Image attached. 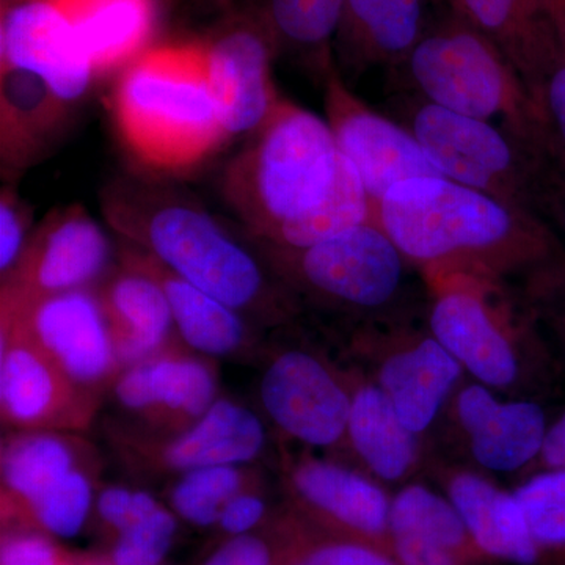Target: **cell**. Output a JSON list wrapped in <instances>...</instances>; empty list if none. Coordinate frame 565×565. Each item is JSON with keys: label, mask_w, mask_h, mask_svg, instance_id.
Returning <instances> with one entry per match:
<instances>
[{"label": "cell", "mask_w": 565, "mask_h": 565, "mask_svg": "<svg viewBox=\"0 0 565 565\" xmlns=\"http://www.w3.org/2000/svg\"><path fill=\"white\" fill-rule=\"evenodd\" d=\"M433 0H345L333 54L355 74L393 71L422 40Z\"/></svg>", "instance_id": "cell-25"}, {"label": "cell", "mask_w": 565, "mask_h": 565, "mask_svg": "<svg viewBox=\"0 0 565 565\" xmlns=\"http://www.w3.org/2000/svg\"><path fill=\"white\" fill-rule=\"evenodd\" d=\"M449 427L470 467L486 475L530 473L541 456L550 419L534 397H508L473 379L457 388L438 426Z\"/></svg>", "instance_id": "cell-12"}, {"label": "cell", "mask_w": 565, "mask_h": 565, "mask_svg": "<svg viewBox=\"0 0 565 565\" xmlns=\"http://www.w3.org/2000/svg\"><path fill=\"white\" fill-rule=\"evenodd\" d=\"M516 291L535 316H565V256L516 282Z\"/></svg>", "instance_id": "cell-39"}, {"label": "cell", "mask_w": 565, "mask_h": 565, "mask_svg": "<svg viewBox=\"0 0 565 565\" xmlns=\"http://www.w3.org/2000/svg\"><path fill=\"white\" fill-rule=\"evenodd\" d=\"M29 211L17 193L3 189L0 199V273L7 277L28 245Z\"/></svg>", "instance_id": "cell-40"}, {"label": "cell", "mask_w": 565, "mask_h": 565, "mask_svg": "<svg viewBox=\"0 0 565 565\" xmlns=\"http://www.w3.org/2000/svg\"><path fill=\"white\" fill-rule=\"evenodd\" d=\"M103 211L115 232L167 269L250 319L277 326L299 305L266 259L241 244L217 218L163 185L120 180L106 189Z\"/></svg>", "instance_id": "cell-3"}, {"label": "cell", "mask_w": 565, "mask_h": 565, "mask_svg": "<svg viewBox=\"0 0 565 565\" xmlns=\"http://www.w3.org/2000/svg\"><path fill=\"white\" fill-rule=\"evenodd\" d=\"M85 449L62 433H17L2 448V490L7 503L24 511L76 468Z\"/></svg>", "instance_id": "cell-29"}, {"label": "cell", "mask_w": 565, "mask_h": 565, "mask_svg": "<svg viewBox=\"0 0 565 565\" xmlns=\"http://www.w3.org/2000/svg\"><path fill=\"white\" fill-rule=\"evenodd\" d=\"M426 471L455 504L482 556L514 565L541 563L544 555L535 544L514 490L504 489L490 475L470 465L435 459L433 455Z\"/></svg>", "instance_id": "cell-21"}, {"label": "cell", "mask_w": 565, "mask_h": 565, "mask_svg": "<svg viewBox=\"0 0 565 565\" xmlns=\"http://www.w3.org/2000/svg\"><path fill=\"white\" fill-rule=\"evenodd\" d=\"M87 51L96 76L126 68L148 50L156 0H57Z\"/></svg>", "instance_id": "cell-28"}, {"label": "cell", "mask_w": 565, "mask_h": 565, "mask_svg": "<svg viewBox=\"0 0 565 565\" xmlns=\"http://www.w3.org/2000/svg\"><path fill=\"white\" fill-rule=\"evenodd\" d=\"M256 481L244 465H217L180 475L170 490L174 514L195 526H212L225 505Z\"/></svg>", "instance_id": "cell-33"}, {"label": "cell", "mask_w": 565, "mask_h": 565, "mask_svg": "<svg viewBox=\"0 0 565 565\" xmlns=\"http://www.w3.org/2000/svg\"><path fill=\"white\" fill-rule=\"evenodd\" d=\"M282 481L292 503L334 535L390 552L393 494L362 468L305 452L282 462Z\"/></svg>", "instance_id": "cell-16"}, {"label": "cell", "mask_w": 565, "mask_h": 565, "mask_svg": "<svg viewBox=\"0 0 565 565\" xmlns=\"http://www.w3.org/2000/svg\"><path fill=\"white\" fill-rule=\"evenodd\" d=\"M258 247L299 307L332 311L356 326L403 313L399 302L414 267L375 221L307 248Z\"/></svg>", "instance_id": "cell-7"}, {"label": "cell", "mask_w": 565, "mask_h": 565, "mask_svg": "<svg viewBox=\"0 0 565 565\" xmlns=\"http://www.w3.org/2000/svg\"><path fill=\"white\" fill-rule=\"evenodd\" d=\"M218 2L223 3V6H226V3L230 2V0H218Z\"/></svg>", "instance_id": "cell-49"}, {"label": "cell", "mask_w": 565, "mask_h": 565, "mask_svg": "<svg viewBox=\"0 0 565 565\" xmlns=\"http://www.w3.org/2000/svg\"><path fill=\"white\" fill-rule=\"evenodd\" d=\"M70 104L29 71L0 66V154L9 178L43 158L57 140Z\"/></svg>", "instance_id": "cell-26"}, {"label": "cell", "mask_w": 565, "mask_h": 565, "mask_svg": "<svg viewBox=\"0 0 565 565\" xmlns=\"http://www.w3.org/2000/svg\"><path fill=\"white\" fill-rule=\"evenodd\" d=\"M204 565H277L273 548L255 534L236 535L223 544Z\"/></svg>", "instance_id": "cell-43"}, {"label": "cell", "mask_w": 565, "mask_h": 565, "mask_svg": "<svg viewBox=\"0 0 565 565\" xmlns=\"http://www.w3.org/2000/svg\"><path fill=\"white\" fill-rule=\"evenodd\" d=\"M122 370L177 345L180 340L169 300L131 248H122L96 289Z\"/></svg>", "instance_id": "cell-23"}, {"label": "cell", "mask_w": 565, "mask_h": 565, "mask_svg": "<svg viewBox=\"0 0 565 565\" xmlns=\"http://www.w3.org/2000/svg\"><path fill=\"white\" fill-rule=\"evenodd\" d=\"M2 565H65L57 546L43 534L20 531L9 534L2 542Z\"/></svg>", "instance_id": "cell-41"}, {"label": "cell", "mask_w": 565, "mask_h": 565, "mask_svg": "<svg viewBox=\"0 0 565 565\" xmlns=\"http://www.w3.org/2000/svg\"><path fill=\"white\" fill-rule=\"evenodd\" d=\"M121 451L132 465L158 473L184 475L217 465L258 459L267 444L266 426L255 412L218 397L188 429L173 435H120Z\"/></svg>", "instance_id": "cell-19"}, {"label": "cell", "mask_w": 565, "mask_h": 565, "mask_svg": "<svg viewBox=\"0 0 565 565\" xmlns=\"http://www.w3.org/2000/svg\"><path fill=\"white\" fill-rule=\"evenodd\" d=\"M106 232L82 206L47 215L2 280V303L92 289L111 270Z\"/></svg>", "instance_id": "cell-15"}, {"label": "cell", "mask_w": 565, "mask_h": 565, "mask_svg": "<svg viewBox=\"0 0 565 565\" xmlns=\"http://www.w3.org/2000/svg\"><path fill=\"white\" fill-rule=\"evenodd\" d=\"M345 0H262L258 14L277 44L307 63L321 79L333 68V44Z\"/></svg>", "instance_id": "cell-30"}, {"label": "cell", "mask_w": 565, "mask_h": 565, "mask_svg": "<svg viewBox=\"0 0 565 565\" xmlns=\"http://www.w3.org/2000/svg\"><path fill=\"white\" fill-rule=\"evenodd\" d=\"M2 305V330L31 341L74 385L98 397L122 367L99 297L77 289Z\"/></svg>", "instance_id": "cell-11"}, {"label": "cell", "mask_w": 565, "mask_h": 565, "mask_svg": "<svg viewBox=\"0 0 565 565\" xmlns=\"http://www.w3.org/2000/svg\"><path fill=\"white\" fill-rule=\"evenodd\" d=\"M159 505L151 493L121 486L106 487L96 498L99 519L117 534L151 514Z\"/></svg>", "instance_id": "cell-38"}, {"label": "cell", "mask_w": 565, "mask_h": 565, "mask_svg": "<svg viewBox=\"0 0 565 565\" xmlns=\"http://www.w3.org/2000/svg\"><path fill=\"white\" fill-rule=\"evenodd\" d=\"M207 85L223 129L252 136L269 120L281 98L273 79L277 44L258 11L236 17L204 41Z\"/></svg>", "instance_id": "cell-14"}, {"label": "cell", "mask_w": 565, "mask_h": 565, "mask_svg": "<svg viewBox=\"0 0 565 565\" xmlns=\"http://www.w3.org/2000/svg\"><path fill=\"white\" fill-rule=\"evenodd\" d=\"M522 81L533 109L542 161L552 177L565 181V47L559 39Z\"/></svg>", "instance_id": "cell-32"}, {"label": "cell", "mask_w": 565, "mask_h": 565, "mask_svg": "<svg viewBox=\"0 0 565 565\" xmlns=\"http://www.w3.org/2000/svg\"><path fill=\"white\" fill-rule=\"evenodd\" d=\"M459 13L504 52L520 77L557 40L544 0H460Z\"/></svg>", "instance_id": "cell-31"}, {"label": "cell", "mask_w": 565, "mask_h": 565, "mask_svg": "<svg viewBox=\"0 0 565 565\" xmlns=\"http://www.w3.org/2000/svg\"><path fill=\"white\" fill-rule=\"evenodd\" d=\"M433 2L444 10L459 11L460 0H433Z\"/></svg>", "instance_id": "cell-48"}, {"label": "cell", "mask_w": 565, "mask_h": 565, "mask_svg": "<svg viewBox=\"0 0 565 565\" xmlns=\"http://www.w3.org/2000/svg\"><path fill=\"white\" fill-rule=\"evenodd\" d=\"M264 415L286 440L308 449L344 451L351 414V374L321 352L282 348L259 381Z\"/></svg>", "instance_id": "cell-10"}, {"label": "cell", "mask_w": 565, "mask_h": 565, "mask_svg": "<svg viewBox=\"0 0 565 565\" xmlns=\"http://www.w3.org/2000/svg\"><path fill=\"white\" fill-rule=\"evenodd\" d=\"M374 221L418 273L455 267L520 282L565 256L545 218L445 177L393 185Z\"/></svg>", "instance_id": "cell-2"}, {"label": "cell", "mask_w": 565, "mask_h": 565, "mask_svg": "<svg viewBox=\"0 0 565 565\" xmlns=\"http://www.w3.org/2000/svg\"><path fill=\"white\" fill-rule=\"evenodd\" d=\"M177 530V516L159 505L151 514L117 534L111 564L161 565L172 548Z\"/></svg>", "instance_id": "cell-36"}, {"label": "cell", "mask_w": 565, "mask_h": 565, "mask_svg": "<svg viewBox=\"0 0 565 565\" xmlns=\"http://www.w3.org/2000/svg\"><path fill=\"white\" fill-rule=\"evenodd\" d=\"M352 403L344 451L384 486H403L427 470V441L407 429L385 393L351 367Z\"/></svg>", "instance_id": "cell-22"}, {"label": "cell", "mask_w": 565, "mask_h": 565, "mask_svg": "<svg viewBox=\"0 0 565 565\" xmlns=\"http://www.w3.org/2000/svg\"><path fill=\"white\" fill-rule=\"evenodd\" d=\"M129 248L166 294L185 348L206 359H225L250 349L255 340L250 319L167 269L150 253L134 245Z\"/></svg>", "instance_id": "cell-27"}, {"label": "cell", "mask_w": 565, "mask_h": 565, "mask_svg": "<svg viewBox=\"0 0 565 565\" xmlns=\"http://www.w3.org/2000/svg\"><path fill=\"white\" fill-rule=\"evenodd\" d=\"M390 73L405 95L493 122L542 161L530 96L519 71L459 11L441 9L414 51Z\"/></svg>", "instance_id": "cell-6"}, {"label": "cell", "mask_w": 565, "mask_h": 565, "mask_svg": "<svg viewBox=\"0 0 565 565\" xmlns=\"http://www.w3.org/2000/svg\"><path fill=\"white\" fill-rule=\"evenodd\" d=\"M267 505L262 494L256 490H244L233 498L222 511L217 525L226 534L236 535L250 534L266 516Z\"/></svg>", "instance_id": "cell-42"}, {"label": "cell", "mask_w": 565, "mask_h": 565, "mask_svg": "<svg viewBox=\"0 0 565 565\" xmlns=\"http://www.w3.org/2000/svg\"><path fill=\"white\" fill-rule=\"evenodd\" d=\"M222 191L263 247L307 248L374 221L329 122L286 99L230 162Z\"/></svg>", "instance_id": "cell-1"}, {"label": "cell", "mask_w": 565, "mask_h": 565, "mask_svg": "<svg viewBox=\"0 0 565 565\" xmlns=\"http://www.w3.org/2000/svg\"><path fill=\"white\" fill-rule=\"evenodd\" d=\"M0 66L35 74L66 104L81 99L96 76L57 0H2Z\"/></svg>", "instance_id": "cell-18"}, {"label": "cell", "mask_w": 565, "mask_h": 565, "mask_svg": "<svg viewBox=\"0 0 565 565\" xmlns=\"http://www.w3.org/2000/svg\"><path fill=\"white\" fill-rule=\"evenodd\" d=\"M542 217L553 228L561 230L565 236V181L550 177L546 181L544 202H542Z\"/></svg>", "instance_id": "cell-45"}, {"label": "cell", "mask_w": 565, "mask_h": 565, "mask_svg": "<svg viewBox=\"0 0 565 565\" xmlns=\"http://www.w3.org/2000/svg\"><path fill=\"white\" fill-rule=\"evenodd\" d=\"M390 553L399 565H468L481 555L455 504L422 479L393 493Z\"/></svg>", "instance_id": "cell-24"}, {"label": "cell", "mask_w": 565, "mask_h": 565, "mask_svg": "<svg viewBox=\"0 0 565 565\" xmlns=\"http://www.w3.org/2000/svg\"><path fill=\"white\" fill-rule=\"evenodd\" d=\"M544 6L557 39L565 47V0H544Z\"/></svg>", "instance_id": "cell-46"}, {"label": "cell", "mask_w": 565, "mask_h": 565, "mask_svg": "<svg viewBox=\"0 0 565 565\" xmlns=\"http://www.w3.org/2000/svg\"><path fill=\"white\" fill-rule=\"evenodd\" d=\"M0 411L17 433L84 429L98 397L66 377L40 348L21 334L2 330Z\"/></svg>", "instance_id": "cell-17"}, {"label": "cell", "mask_w": 565, "mask_h": 565, "mask_svg": "<svg viewBox=\"0 0 565 565\" xmlns=\"http://www.w3.org/2000/svg\"><path fill=\"white\" fill-rule=\"evenodd\" d=\"M93 494L95 487L90 470L79 467L36 498L22 512L31 516L41 530L55 537H76L90 515Z\"/></svg>", "instance_id": "cell-35"}, {"label": "cell", "mask_w": 565, "mask_h": 565, "mask_svg": "<svg viewBox=\"0 0 565 565\" xmlns=\"http://www.w3.org/2000/svg\"><path fill=\"white\" fill-rule=\"evenodd\" d=\"M514 493L542 555L565 552V468H546L520 478Z\"/></svg>", "instance_id": "cell-34"}, {"label": "cell", "mask_w": 565, "mask_h": 565, "mask_svg": "<svg viewBox=\"0 0 565 565\" xmlns=\"http://www.w3.org/2000/svg\"><path fill=\"white\" fill-rule=\"evenodd\" d=\"M322 84L327 122L338 148L355 167L373 214L393 185L414 178L444 177L414 134L353 95L340 70L330 71Z\"/></svg>", "instance_id": "cell-13"}, {"label": "cell", "mask_w": 565, "mask_h": 565, "mask_svg": "<svg viewBox=\"0 0 565 565\" xmlns=\"http://www.w3.org/2000/svg\"><path fill=\"white\" fill-rule=\"evenodd\" d=\"M546 468H565V411L550 423L541 456L530 473Z\"/></svg>", "instance_id": "cell-44"}, {"label": "cell", "mask_w": 565, "mask_h": 565, "mask_svg": "<svg viewBox=\"0 0 565 565\" xmlns=\"http://www.w3.org/2000/svg\"><path fill=\"white\" fill-rule=\"evenodd\" d=\"M535 318L539 319L542 327H545V329L553 334V338H555L557 344H559V348L563 349V352L565 353V316L541 315L535 316Z\"/></svg>", "instance_id": "cell-47"}, {"label": "cell", "mask_w": 565, "mask_h": 565, "mask_svg": "<svg viewBox=\"0 0 565 565\" xmlns=\"http://www.w3.org/2000/svg\"><path fill=\"white\" fill-rule=\"evenodd\" d=\"M282 565H399L388 550L356 539H322L294 550Z\"/></svg>", "instance_id": "cell-37"}, {"label": "cell", "mask_w": 565, "mask_h": 565, "mask_svg": "<svg viewBox=\"0 0 565 565\" xmlns=\"http://www.w3.org/2000/svg\"><path fill=\"white\" fill-rule=\"evenodd\" d=\"M351 351L359 370L385 393L401 422L424 440L468 377L426 321L418 326L404 311L356 326Z\"/></svg>", "instance_id": "cell-9"}, {"label": "cell", "mask_w": 565, "mask_h": 565, "mask_svg": "<svg viewBox=\"0 0 565 565\" xmlns=\"http://www.w3.org/2000/svg\"><path fill=\"white\" fill-rule=\"evenodd\" d=\"M392 107L394 120L414 134L445 178L542 217L548 170L522 141L493 122L405 93Z\"/></svg>", "instance_id": "cell-8"}, {"label": "cell", "mask_w": 565, "mask_h": 565, "mask_svg": "<svg viewBox=\"0 0 565 565\" xmlns=\"http://www.w3.org/2000/svg\"><path fill=\"white\" fill-rule=\"evenodd\" d=\"M82 565H99V564H82Z\"/></svg>", "instance_id": "cell-50"}, {"label": "cell", "mask_w": 565, "mask_h": 565, "mask_svg": "<svg viewBox=\"0 0 565 565\" xmlns=\"http://www.w3.org/2000/svg\"><path fill=\"white\" fill-rule=\"evenodd\" d=\"M181 344L122 370L114 396L126 414L136 416L150 435L188 429L218 399L217 370L203 355Z\"/></svg>", "instance_id": "cell-20"}, {"label": "cell", "mask_w": 565, "mask_h": 565, "mask_svg": "<svg viewBox=\"0 0 565 565\" xmlns=\"http://www.w3.org/2000/svg\"><path fill=\"white\" fill-rule=\"evenodd\" d=\"M114 114L126 147L163 172L199 166L228 139L207 85L202 43L140 54L122 70Z\"/></svg>", "instance_id": "cell-5"}, {"label": "cell", "mask_w": 565, "mask_h": 565, "mask_svg": "<svg viewBox=\"0 0 565 565\" xmlns=\"http://www.w3.org/2000/svg\"><path fill=\"white\" fill-rule=\"evenodd\" d=\"M426 326L468 377L508 397H534L555 371L542 323L511 282L478 270L419 273Z\"/></svg>", "instance_id": "cell-4"}]
</instances>
